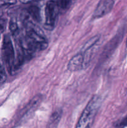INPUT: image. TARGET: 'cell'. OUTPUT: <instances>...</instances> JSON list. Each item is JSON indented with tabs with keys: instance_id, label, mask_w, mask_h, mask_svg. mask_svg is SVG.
<instances>
[{
	"instance_id": "cell-12",
	"label": "cell",
	"mask_w": 127,
	"mask_h": 128,
	"mask_svg": "<svg viewBox=\"0 0 127 128\" xmlns=\"http://www.w3.org/2000/svg\"><path fill=\"white\" fill-rule=\"evenodd\" d=\"M17 0H0L1 6H11L16 3Z\"/></svg>"
},
{
	"instance_id": "cell-6",
	"label": "cell",
	"mask_w": 127,
	"mask_h": 128,
	"mask_svg": "<svg viewBox=\"0 0 127 128\" xmlns=\"http://www.w3.org/2000/svg\"><path fill=\"white\" fill-rule=\"evenodd\" d=\"M27 14L32 18L35 21L37 22H41V10L37 6L32 5L30 6L29 7L27 8L26 10Z\"/></svg>"
},
{
	"instance_id": "cell-15",
	"label": "cell",
	"mask_w": 127,
	"mask_h": 128,
	"mask_svg": "<svg viewBox=\"0 0 127 128\" xmlns=\"http://www.w3.org/2000/svg\"><path fill=\"white\" fill-rule=\"evenodd\" d=\"M19 1L20 2H21L23 4H28V3H31V2L40 1V0H19Z\"/></svg>"
},
{
	"instance_id": "cell-14",
	"label": "cell",
	"mask_w": 127,
	"mask_h": 128,
	"mask_svg": "<svg viewBox=\"0 0 127 128\" xmlns=\"http://www.w3.org/2000/svg\"><path fill=\"white\" fill-rule=\"evenodd\" d=\"M119 126H127V116L122 121L120 122Z\"/></svg>"
},
{
	"instance_id": "cell-10",
	"label": "cell",
	"mask_w": 127,
	"mask_h": 128,
	"mask_svg": "<svg viewBox=\"0 0 127 128\" xmlns=\"http://www.w3.org/2000/svg\"><path fill=\"white\" fill-rule=\"evenodd\" d=\"M9 28L10 31L12 32L13 36H15V35L19 33L18 25H17L16 21H15L14 20H12L10 21Z\"/></svg>"
},
{
	"instance_id": "cell-7",
	"label": "cell",
	"mask_w": 127,
	"mask_h": 128,
	"mask_svg": "<svg viewBox=\"0 0 127 128\" xmlns=\"http://www.w3.org/2000/svg\"><path fill=\"white\" fill-rule=\"evenodd\" d=\"M62 115V111L61 110H57L55 111L50 117L47 126L49 128L57 127L61 121Z\"/></svg>"
},
{
	"instance_id": "cell-13",
	"label": "cell",
	"mask_w": 127,
	"mask_h": 128,
	"mask_svg": "<svg viewBox=\"0 0 127 128\" xmlns=\"http://www.w3.org/2000/svg\"><path fill=\"white\" fill-rule=\"evenodd\" d=\"M6 24H7V21L5 19H0V34L2 33L5 31Z\"/></svg>"
},
{
	"instance_id": "cell-4",
	"label": "cell",
	"mask_w": 127,
	"mask_h": 128,
	"mask_svg": "<svg viewBox=\"0 0 127 128\" xmlns=\"http://www.w3.org/2000/svg\"><path fill=\"white\" fill-rule=\"evenodd\" d=\"M114 6V0H100L93 12L94 19L101 18L109 13Z\"/></svg>"
},
{
	"instance_id": "cell-11",
	"label": "cell",
	"mask_w": 127,
	"mask_h": 128,
	"mask_svg": "<svg viewBox=\"0 0 127 128\" xmlns=\"http://www.w3.org/2000/svg\"><path fill=\"white\" fill-rule=\"evenodd\" d=\"M6 80V74L4 67L0 62V84L3 83Z\"/></svg>"
},
{
	"instance_id": "cell-2",
	"label": "cell",
	"mask_w": 127,
	"mask_h": 128,
	"mask_svg": "<svg viewBox=\"0 0 127 128\" xmlns=\"http://www.w3.org/2000/svg\"><path fill=\"white\" fill-rule=\"evenodd\" d=\"M1 52L2 60L7 68V71L11 73L15 71L16 57L12 42L9 36L7 34L4 36Z\"/></svg>"
},
{
	"instance_id": "cell-5",
	"label": "cell",
	"mask_w": 127,
	"mask_h": 128,
	"mask_svg": "<svg viewBox=\"0 0 127 128\" xmlns=\"http://www.w3.org/2000/svg\"><path fill=\"white\" fill-rule=\"evenodd\" d=\"M85 64V54L80 52L70 60L67 64V69L71 72H75L83 69Z\"/></svg>"
},
{
	"instance_id": "cell-8",
	"label": "cell",
	"mask_w": 127,
	"mask_h": 128,
	"mask_svg": "<svg viewBox=\"0 0 127 128\" xmlns=\"http://www.w3.org/2000/svg\"><path fill=\"white\" fill-rule=\"evenodd\" d=\"M100 39V34L95 35V36H94L93 37H92V38L90 39L89 40H88V41L85 43V44L83 45V47L82 48V50H81L80 52L84 53V52H87V51H89L90 50L93 48V47H94V46L97 44V42H98Z\"/></svg>"
},
{
	"instance_id": "cell-9",
	"label": "cell",
	"mask_w": 127,
	"mask_h": 128,
	"mask_svg": "<svg viewBox=\"0 0 127 128\" xmlns=\"http://www.w3.org/2000/svg\"><path fill=\"white\" fill-rule=\"evenodd\" d=\"M73 1L74 0H58L57 2L59 5V7L62 10H66L69 9Z\"/></svg>"
},
{
	"instance_id": "cell-16",
	"label": "cell",
	"mask_w": 127,
	"mask_h": 128,
	"mask_svg": "<svg viewBox=\"0 0 127 128\" xmlns=\"http://www.w3.org/2000/svg\"><path fill=\"white\" fill-rule=\"evenodd\" d=\"M126 46H127V42H126Z\"/></svg>"
},
{
	"instance_id": "cell-1",
	"label": "cell",
	"mask_w": 127,
	"mask_h": 128,
	"mask_svg": "<svg viewBox=\"0 0 127 128\" xmlns=\"http://www.w3.org/2000/svg\"><path fill=\"white\" fill-rule=\"evenodd\" d=\"M101 98L98 95H94L88 101L80 116L76 128H86L90 127L100 107Z\"/></svg>"
},
{
	"instance_id": "cell-17",
	"label": "cell",
	"mask_w": 127,
	"mask_h": 128,
	"mask_svg": "<svg viewBox=\"0 0 127 128\" xmlns=\"http://www.w3.org/2000/svg\"></svg>"
},
{
	"instance_id": "cell-3",
	"label": "cell",
	"mask_w": 127,
	"mask_h": 128,
	"mask_svg": "<svg viewBox=\"0 0 127 128\" xmlns=\"http://www.w3.org/2000/svg\"><path fill=\"white\" fill-rule=\"evenodd\" d=\"M59 5L57 1L50 0L45 7V23L44 26L47 30H52L56 24L59 15Z\"/></svg>"
}]
</instances>
